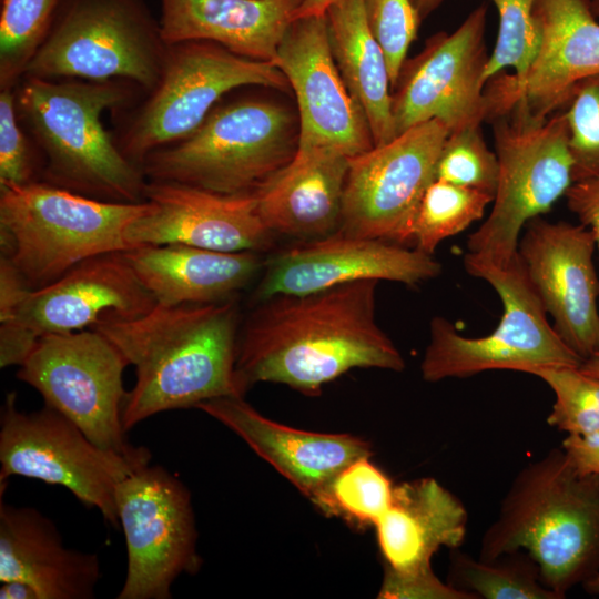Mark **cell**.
Here are the masks:
<instances>
[{
    "mask_svg": "<svg viewBox=\"0 0 599 599\" xmlns=\"http://www.w3.org/2000/svg\"><path fill=\"white\" fill-rule=\"evenodd\" d=\"M377 282L261 301L237 338L235 373L242 392L264 382L316 396L353 368L402 372L404 357L376 322Z\"/></svg>",
    "mask_w": 599,
    "mask_h": 599,
    "instance_id": "obj_1",
    "label": "cell"
},
{
    "mask_svg": "<svg viewBox=\"0 0 599 599\" xmlns=\"http://www.w3.org/2000/svg\"><path fill=\"white\" fill-rule=\"evenodd\" d=\"M92 329L135 367V384L122 408L125 432L162 412L244 396L235 373L237 308L232 301L156 304L142 316L109 319Z\"/></svg>",
    "mask_w": 599,
    "mask_h": 599,
    "instance_id": "obj_2",
    "label": "cell"
},
{
    "mask_svg": "<svg viewBox=\"0 0 599 599\" xmlns=\"http://www.w3.org/2000/svg\"><path fill=\"white\" fill-rule=\"evenodd\" d=\"M524 550L561 599L599 573V476L582 474L562 448L524 466L483 535L479 558Z\"/></svg>",
    "mask_w": 599,
    "mask_h": 599,
    "instance_id": "obj_3",
    "label": "cell"
},
{
    "mask_svg": "<svg viewBox=\"0 0 599 599\" xmlns=\"http://www.w3.org/2000/svg\"><path fill=\"white\" fill-rule=\"evenodd\" d=\"M126 97L114 81L27 78L16 105L45 153L47 183L102 201H144L141 166L115 146L101 121Z\"/></svg>",
    "mask_w": 599,
    "mask_h": 599,
    "instance_id": "obj_4",
    "label": "cell"
},
{
    "mask_svg": "<svg viewBox=\"0 0 599 599\" xmlns=\"http://www.w3.org/2000/svg\"><path fill=\"white\" fill-rule=\"evenodd\" d=\"M146 206L34 181L0 186V256L30 290L40 288L87 258L130 250L125 231Z\"/></svg>",
    "mask_w": 599,
    "mask_h": 599,
    "instance_id": "obj_5",
    "label": "cell"
},
{
    "mask_svg": "<svg viewBox=\"0 0 599 599\" xmlns=\"http://www.w3.org/2000/svg\"><path fill=\"white\" fill-rule=\"evenodd\" d=\"M298 135V121L285 105L241 100L214 108L189 136L146 155L141 169L149 180L253 193L293 160Z\"/></svg>",
    "mask_w": 599,
    "mask_h": 599,
    "instance_id": "obj_6",
    "label": "cell"
},
{
    "mask_svg": "<svg viewBox=\"0 0 599 599\" xmlns=\"http://www.w3.org/2000/svg\"><path fill=\"white\" fill-rule=\"evenodd\" d=\"M464 266L469 275L486 281L499 295L500 322L490 334L473 338L460 335L445 317H433L420 363L424 380L465 378L495 369L531 374L548 366L580 367L583 359L549 325L518 253L505 264L465 254Z\"/></svg>",
    "mask_w": 599,
    "mask_h": 599,
    "instance_id": "obj_7",
    "label": "cell"
},
{
    "mask_svg": "<svg viewBox=\"0 0 599 599\" xmlns=\"http://www.w3.org/2000/svg\"><path fill=\"white\" fill-rule=\"evenodd\" d=\"M498 159L493 207L467 241L466 254L505 264L518 253L526 224L548 212L573 183L568 128L562 110L547 118L514 105L488 120Z\"/></svg>",
    "mask_w": 599,
    "mask_h": 599,
    "instance_id": "obj_8",
    "label": "cell"
},
{
    "mask_svg": "<svg viewBox=\"0 0 599 599\" xmlns=\"http://www.w3.org/2000/svg\"><path fill=\"white\" fill-rule=\"evenodd\" d=\"M150 451L129 454L94 444L72 420L44 404L31 413L17 407V394L6 395L0 416V481L22 476L69 489L88 507L97 508L120 527L115 488L148 465Z\"/></svg>",
    "mask_w": 599,
    "mask_h": 599,
    "instance_id": "obj_9",
    "label": "cell"
},
{
    "mask_svg": "<svg viewBox=\"0 0 599 599\" xmlns=\"http://www.w3.org/2000/svg\"><path fill=\"white\" fill-rule=\"evenodd\" d=\"M166 44L139 0H71L27 67L48 80L128 79L153 90Z\"/></svg>",
    "mask_w": 599,
    "mask_h": 599,
    "instance_id": "obj_10",
    "label": "cell"
},
{
    "mask_svg": "<svg viewBox=\"0 0 599 599\" xmlns=\"http://www.w3.org/2000/svg\"><path fill=\"white\" fill-rule=\"evenodd\" d=\"M243 85L290 88L274 63L240 57L214 42L167 45L160 81L128 129L123 153L141 166L151 152L193 133L225 93Z\"/></svg>",
    "mask_w": 599,
    "mask_h": 599,
    "instance_id": "obj_11",
    "label": "cell"
},
{
    "mask_svg": "<svg viewBox=\"0 0 599 599\" xmlns=\"http://www.w3.org/2000/svg\"><path fill=\"white\" fill-rule=\"evenodd\" d=\"M155 305L123 252L92 256L57 281L29 290L0 322V367L20 366L42 336L139 317Z\"/></svg>",
    "mask_w": 599,
    "mask_h": 599,
    "instance_id": "obj_12",
    "label": "cell"
},
{
    "mask_svg": "<svg viewBox=\"0 0 599 599\" xmlns=\"http://www.w3.org/2000/svg\"><path fill=\"white\" fill-rule=\"evenodd\" d=\"M121 352L95 329L49 334L37 342L17 377L44 404L72 420L98 446L129 454L122 408L126 397Z\"/></svg>",
    "mask_w": 599,
    "mask_h": 599,
    "instance_id": "obj_13",
    "label": "cell"
},
{
    "mask_svg": "<svg viewBox=\"0 0 599 599\" xmlns=\"http://www.w3.org/2000/svg\"><path fill=\"white\" fill-rule=\"evenodd\" d=\"M126 545V575L118 599H170L182 573L201 567L191 494L161 466L144 465L115 488Z\"/></svg>",
    "mask_w": 599,
    "mask_h": 599,
    "instance_id": "obj_14",
    "label": "cell"
},
{
    "mask_svg": "<svg viewBox=\"0 0 599 599\" xmlns=\"http://www.w3.org/2000/svg\"><path fill=\"white\" fill-rule=\"evenodd\" d=\"M448 134L443 122L430 120L349 158L339 231L397 244L410 242L417 207L435 180Z\"/></svg>",
    "mask_w": 599,
    "mask_h": 599,
    "instance_id": "obj_15",
    "label": "cell"
},
{
    "mask_svg": "<svg viewBox=\"0 0 599 599\" xmlns=\"http://www.w3.org/2000/svg\"><path fill=\"white\" fill-rule=\"evenodd\" d=\"M486 26L481 4L455 31L434 34L405 60L392 92L396 136L430 120L443 122L449 133L486 121Z\"/></svg>",
    "mask_w": 599,
    "mask_h": 599,
    "instance_id": "obj_16",
    "label": "cell"
},
{
    "mask_svg": "<svg viewBox=\"0 0 599 599\" xmlns=\"http://www.w3.org/2000/svg\"><path fill=\"white\" fill-rule=\"evenodd\" d=\"M539 44L521 77L498 73L485 85L487 118L514 105L547 118L562 109L573 88L599 74V21L589 0H537Z\"/></svg>",
    "mask_w": 599,
    "mask_h": 599,
    "instance_id": "obj_17",
    "label": "cell"
},
{
    "mask_svg": "<svg viewBox=\"0 0 599 599\" xmlns=\"http://www.w3.org/2000/svg\"><path fill=\"white\" fill-rule=\"evenodd\" d=\"M274 64L296 97L297 151L328 149L353 158L375 146L367 118L335 63L326 14L294 20Z\"/></svg>",
    "mask_w": 599,
    "mask_h": 599,
    "instance_id": "obj_18",
    "label": "cell"
},
{
    "mask_svg": "<svg viewBox=\"0 0 599 599\" xmlns=\"http://www.w3.org/2000/svg\"><path fill=\"white\" fill-rule=\"evenodd\" d=\"M518 254L552 327L582 359L599 349V281L596 241L589 229L567 222L530 220Z\"/></svg>",
    "mask_w": 599,
    "mask_h": 599,
    "instance_id": "obj_19",
    "label": "cell"
},
{
    "mask_svg": "<svg viewBox=\"0 0 599 599\" xmlns=\"http://www.w3.org/2000/svg\"><path fill=\"white\" fill-rule=\"evenodd\" d=\"M440 273L441 264L417 248L338 231L270 260L256 298L303 295L364 280L416 285Z\"/></svg>",
    "mask_w": 599,
    "mask_h": 599,
    "instance_id": "obj_20",
    "label": "cell"
},
{
    "mask_svg": "<svg viewBox=\"0 0 599 599\" xmlns=\"http://www.w3.org/2000/svg\"><path fill=\"white\" fill-rule=\"evenodd\" d=\"M145 211L125 231L132 247L183 244L221 252H257L271 232L257 213L254 193L219 194L195 186L149 180Z\"/></svg>",
    "mask_w": 599,
    "mask_h": 599,
    "instance_id": "obj_21",
    "label": "cell"
},
{
    "mask_svg": "<svg viewBox=\"0 0 599 599\" xmlns=\"http://www.w3.org/2000/svg\"><path fill=\"white\" fill-rule=\"evenodd\" d=\"M195 408L242 438L312 502L338 471L372 454L370 445L357 436L280 424L260 414L241 396L209 399Z\"/></svg>",
    "mask_w": 599,
    "mask_h": 599,
    "instance_id": "obj_22",
    "label": "cell"
},
{
    "mask_svg": "<svg viewBox=\"0 0 599 599\" xmlns=\"http://www.w3.org/2000/svg\"><path fill=\"white\" fill-rule=\"evenodd\" d=\"M99 579L94 554L67 548L48 517L1 497L0 582H26L39 599H92Z\"/></svg>",
    "mask_w": 599,
    "mask_h": 599,
    "instance_id": "obj_23",
    "label": "cell"
},
{
    "mask_svg": "<svg viewBox=\"0 0 599 599\" xmlns=\"http://www.w3.org/2000/svg\"><path fill=\"white\" fill-rule=\"evenodd\" d=\"M304 0H161L160 34L166 45L214 42L243 58L274 63Z\"/></svg>",
    "mask_w": 599,
    "mask_h": 599,
    "instance_id": "obj_24",
    "label": "cell"
},
{
    "mask_svg": "<svg viewBox=\"0 0 599 599\" xmlns=\"http://www.w3.org/2000/svg\"><path fill=\"white\" fill-rule=\"evenodd\" d=\"M349 158L328 149L297 151L255 192L257 213L271 233L322 237L341 225Z\"/></svg>",
    "mask_w": 599,
    "mask_h": 599,
    "instance_id": "obj_25",
    "label": "cell"
},
{
    "mask_svg": "<svg viewBox=\"0 0 599 599\" xmlns=\"http://www.w3.org/2000/svg\"><path fill=\"white\" fill-rule=\"evenodd\" d=\"M463 502L435 478L395 485L388 510L375 525L385 569L397 573L430 570L441 548H459L467 531Z\"/></svg>",
    "mask_w": 599,
    "mask_h": 599,
    "instance_id": "obj_26",
    "label": "cell"
},
{
    "mask_svg": "<svg viewBox=\"0 0 599 599\" xmlns=\"http://www.w3.org/2000/svg\"><path fill=\"white\" fill-rule=\"evenodd\" d=\"M123 254L162 306L231 301L263 264L256 252H221L183 244L135 246Z\"/></svg>",
    "mask_w": 599,
    "mask_h": 599,
    "instance_id": "obj_27",
    "label": "cell"
},
{
    "mask_svg": "<svg viewBox=\"0 0 599 599\" xmlns=\"http://www.w3.org/2000/svg\"><path fill=\"white\" fill-rule=\"evenodd\" d=\"M326 19L341 77L367 118L375 146L387 143L396 138L392 84L385 54L367 23L364 0H338L326 11Z\"/></svg>",
    "mask_w": 599,
    "mask_h": 599,
    "instance_id": "obj_28",
    "label": "cell"
},
{
    "mask_svg": "<svg viewBox=\"0 0 599 599\" xmlns=\"http://www.w3.org/2000/svg\"><path fill=\"white\" fill-rule=\"evenodd\" d=\"M447 582L477 599H561L544 583L538 564L524 550L486 560L450 549Z\"/></svg>",
    "mask_w": 599,
    "mask_h": 599,
    "instance_id": "obj_29",
    "label": "cell"
},
{
    "mask_svg": "<svg viewBox=\"0 0 599 599\" xmlns=\"http://www.w3.org/2000/svg\"><path fill=\"white\" fill-rule=\"evenodd\" d=\"M494 195L434 180L417 207L410 232L415 248L433 255L438 245L480 220Z\"/></svg>",
    "mask_w": 599,
    "mask_h": 599,
    "instance_id": "obj_30",
    "label": "cell"
},
{
    "mask_svg": "<svg viewBox=\"0 0 599 599\" xmlns=\"http://www.w3.org/2000/svg\"><path fill=\"white\" fill-rule=\"evenodd\" d=\"M369 457H361L338 471L313 504L326 515L375 527L392 505L395 485Z\"/></svg>",
    "mask_w": 599,
    "mask_h": 599,
    "instance_id": "obj_31",
    "label": "cell"
},
{
    "mask_svg": "<svg viewBox=\"0 0 599 599\" xmlns=\"http://www.w3.org/2000/svg\"><path fill=\"white\" fill-rule=\"evenodd\" d=\"M61 0H1L0 84L12 89L49 34Z\"/></svg>",
    "mask_w": 599,
    "mask_h": 599,
    "instance_id": "obj_32",
    "label": "cell"
},
{
    "mask_svg": "<svg viewBox=\"0 0 599 599\" xmlns=\"http://www.w3.org/2000/svg\"><path fill=\"white\" fill-rule=\"evenodd\" d=\"M531 375L544 380L555 394L547 423L568 435L599 432V378L580 367L548 366Z\"/></svg>",
    "mask_w": 599,
    "mask_h": 599,
    "instance_id": "obj_33",
    "label": "cell"
},
{
    "mask_svg": "<svg viewBox=\"0 0 599 599\" xmlns=\"http://www.w3.org/2000/svg\"><path fill=\"white\" fill-rule=\"evenodd\" d=\"M435 179L495 196L498 159L486 144L480 125L448 134L436 164Z\"/></svg>",
    "mask_w": 599,
    "mask_h": 599,
    "instance_id": "obj_34",
    "label": "cell"
},
{
    "mask_svg": "<svg viewBox=\"0 0 599 599\" xmlns=\"http://www.w3.org/2000/svg\"><path fill=\"white\" fill-rule=\"evenodd\" d=\"M499 17L498 35L489 54L484 81L507 68L521 77L531 63L539 44V32L534 16L537 0H489Z\"/></svg>",
    "mask_w": 599,
    "mask_h": 599,
    "instance_id": "obj_35",
    "label": "cell"
},
{
    "mask_svg": "<svg viewBox=\"0 0 599 599\" xmlns=\"http://www.w3.org/2000/svg\"><path fill=\"white\" fill-rule=\"evenodd\" d=\"M572 181L599 176V74L580 81L562 106Z\"/></svg>",
    "mask_w": 599,
    "mask_h": 599,
    "instance_id": "obj_36",
    "label": "cell"
},
{
    "mask_svg": "<svg viewBox=\"0 0 599 599\" xmlns=\"http://www.w3.org/2000/svg\"><path fill=\"white\" fill-rule=\"evenodd\" d=\"M364 8L368 27L385 54L393 90L422 19L412 0H364Z\"/></svg>",
    "mask_w": 599,
    "mask_h": 599,
    "instance_id": "obj_37",
    "label": "cell"
},
{
    "mask_svg": "<svg viewBox=\"0 0 599 599\" xmlns=\"http://www.w3.org/2000/svg\"><path fill=\"white\" fill-rule=\"evenodd\" d=\"M33 164L18 123L12 89L0 92V186L32 182Z\"/></svg>",
    "mask_w": 599,
    "mask_h": 599,
    "instance_id": "obj_38",
    "label": "cell"
},
{
    "mask_svg": "<svg viewBox=\"0 0 599 599\" xmlns=\"http://www.w3.org/2000/svg\"><path fill=\"white\" fill-rule=\"evenodd\" d=\"M378 598L384 599H477L476 596L443 582L433 569L397 573L385 569Z\"/></svg>",
    "mask_w": 599,
    "mask_h": 599,
    "instance_id": "obj_39",
    "label": "cell"
},
{
    "mask_svg": "<svg viewBox=\"0 0 599 599\" xmlns=\"http://www.w3.org/2000/svg\"><path fill=\"white\" fill-rule=\"evenodd\" d=\"M565 196L569 210L593 234L599 251V176L573 182Z\"/></svg>",
    "mask_w": 599,
    "mask_h": 599,
    "instance_id": "obj_40",
    "label": "cell"
},
{
    "mask_svg": "<svg viewBox=\"0 0 599 599\" xmlns=\"http://www.w3.org/2000/svg\"><path fill=\"white\" fill-rule=\"evenodd\" d=\"M561 448L577 470L599 476V432L586 436L567 435Z\"/></svg>",
    "mask_w": 599,
    "mask_h": 599,
    "instance_id": "obj_41",
    "label": "cell"
},
{
    "mask_svg": "<svg viewBox=\"0 0 599 599\" xmlns=\"http://www.w3.org/2000/svg\"><path fill=\"white\" fill-rule=\"evenodd\" d=\"M1 599H39L37 591L26 582L11 580L1 582Z\"/></svg>",
    "mask_w": 599,
    "mask_h": 599,
    "instance_id": "obj_42",
    "label": "cell"
},
{
    "mask_svg": "<svg viewBox=\"0 0 599 599\" xmlns=\"http://www.w3.org/2000/svg\"><path fill=\"white\" fill-rule=\"evenodd\" d=\"M338 0H304L293 14V21L300 18L324 16Z\"/></svg>",
    "mask_w": 599,
    "mask_h": 599,
    "instance_id": "obj_43",
    "label": "cell"
},
{
    "mask_svg": "<svg viewBox=\"0 0 599 599\" xmlns=\"http://www.w3.org/2000/svg\"><path fill=\"white\" fill-rule=\"evenodd\" d=\"M414 7L416 8L420 19H425L434 10H436L443 0H412Z\"/></svg>",
    "mask_w": 599,
    "mask_h": 599,
    "instance_id": "obj_44",
    "label": "cell"
},
{
    "mask_svg": "<svg viewBox=\"0 0 599 599\" xmlns=\"http://www.w3.org/2000/svg\"><path fill=\"white\" fill-rule=\"evenodd\" d=\"M580 368L585 373L599 378V349L588 358L583 359Z\"/></svg>",
    "mask_w": 599,
    "mask_h": 599,
    "instance_id": "obj_45",
    "label": "cell"
},
{
    "mask_svg": "<svg viewBox=\"0 0 599 599\" xmlns=\"http://www.w3.org/2000/svg\"><path fill=\"white\" fill-rule=\"evenodd\" d=\"M581 586L587 593L599 597V573L587 579Z\"/></svg>",
    "mask_w": 599,
    "mask_h": 599,
    "instance_id": "obj_46",
    "label": "cell"
},
{
    "mask_svg": "<svg viewBox=\"0 0 599 599\" xmlns=\"http://www.w3.org/2000/svg\"><path fill=\"white\" fill-rule=\"evenodd\" d=\"M595 16L599 19V0H589Z\"/></svg>",
    "mask_w": 599,
    "mask_h": 599,
    "instance_id": "obj_47",
    "label": "cell"
}]
</instances>
